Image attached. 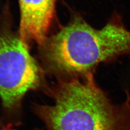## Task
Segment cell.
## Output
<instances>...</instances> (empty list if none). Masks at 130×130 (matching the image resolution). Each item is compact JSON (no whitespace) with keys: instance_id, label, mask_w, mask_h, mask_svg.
I'll use <instances>...</instances> for the list:
<instances>
[{"instance_id":"4","label":"cell","mask_w":130,"mask_h":130,"mask_svg":"<svg viewBox=\"0 0 130 130\" xmlns=\"http://www.w3.org/2000/svg\"><path fill=\"white\" fill-rule=\"evenodd\" d=\"M56 0H19L20 34L23 42L41 44L54 17Z\"/></svg>"},{"instance_id":"3","label":"cell","mask_w":130,"mask_h":130,"mask_svg":"<svg viewBox=\"0 0 130 130\" xmlns=\"http://www.w3.org/2000/svg\"><path fill=\"white\" fill-rule=\"evenodd\" d=\"M39 74L25 42L13 35L0 38V98L4 106L17 105L38 84Z\"/></svg>"},{"instance_id":"2","label":"cell","mask_w":130,"mask_h":130,"mask_svg":"<svg viewBox=\"0 0 130 130\" xmlns=\"http://www.w3.org/2000/svg\"><path fill=\"white\" fill-rule=\"evenodd\" d=\"M128 54L130 32L121 22L112 19L96 29L80 16L53 36L45 50L50 66L64 79L94 73L99 64Z\"/></svg>"},{"instance_id":"5","label":"cell","mask_w":130,"mask_h":130,"mask_svg":"<svg viewBox=\"0 0 130 130\" xmlns=\"http://www.w3.org/2000/svg\"><path fill=\"white\" fill-rule=\"evenodd\" d=\"M0 130H2V129H0Z\"/></svg>"},{"instance_id":"1","label":"cell","mask_w":130,"mask_h":130,"mask_svg":"<svg viewBox=\"0 0 130 130\" xmlns=\"http://www.w3.org/2000/svg\"><path fill=\"white\" fill-rule=\"evenodd\" d=\"M53 95L52 104L38 108L48 130H130V95L113 102L94 73L61 79Z\"/></svg>"}]
</instances>
